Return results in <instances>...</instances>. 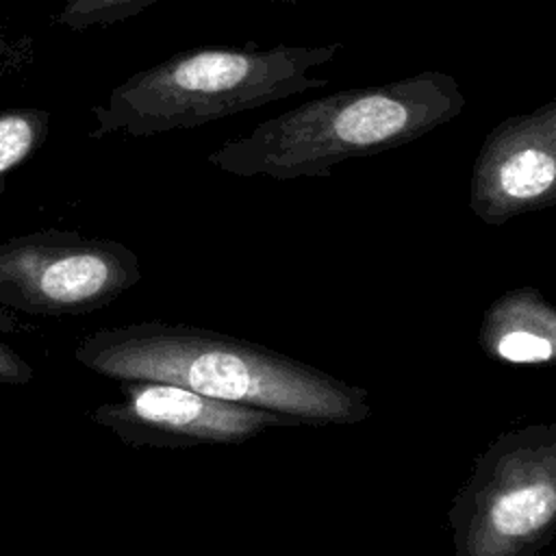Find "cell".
<instances>
[{"label":"cell","instance_id":"cell-12","mask_svg":"<svg viewBox=\"0 0 556 556\" xmlns=\"http://www.w3.org/2000/svg\"><path fill=\"white\" fill-rule=\"evenodd\" d=\"M9 56H11V41H9L7 33H4V26H2V22H0V65H2Z\"/></svg>","mask_w":556,"mask_h":556},{"label":"cell","instance_id":"cell-1","mask_svg":"<svg viewBox=\"0 0 556 556\" xmlns=\"http://www.w3.org/2000/svg\"><path fill=\"white\" fill-rule=\"evenodd\" d=\"M74 358L113 380H159L208 397L267 408L308 426L371 415L367 391L245 339L159 319L96 330Z\"/></svg>","mask_w":556,"mask_h":556},{"label":"cell","instance_id":"cell-3","mask_svg":"<svg viewBox=\"0 0 556 556\" xmlns=\"http://www.w3.org/2000/svg\"><path fill=\"white\" fill-rule=\"evenodd\" d=\"M339 50L341 43L182 50L135 72L91 106L96 126L89 137H152L195 128L324 87L328 80L311 76V70L332 61Z\"/></svg>","mask_w":556,"mask_h":556},{"label":"cell","instance_id":"cell-2","mask_svg":"<svg viewBox=\"0 0 556 556\" xmlns=\"http://www.w3.org/2000/svg\"><path fill=\"white\" fill-rule=\"evenodd\" d=\"M465 96L452 74L421 70L371 87L302 102L222 143L208 163L235 176L291 180L328 176L348 159L410 143L452 122Z\"/></svg>","mask_w":556,"mask_h":556},{"label":"cell","instance_id":"cell-4","mask_svg":"<svg viewBox=\"0 0 556 556\" xmlns=\"http://www.w3.org/2000/svg\"><path fill=\"white\" fill-rule=\"evenodd\" d=\"M454 556H539L556 534V424L500 432L450 513Z\"/></svg>","mask_w":556,"mask_h":556},{"label":"cell","instance_id":"cell-8","mask_svg":"<svg viewBox=\"0 0 556 556\" xmlns=\"http://www.w3.org/2000/svg\"><path fill=\"white\" fill-rule=\"evenodd\" d=\"M478 343L502 363H549L556 354V311L532 287L510 289L484 311Z\"/></svg>","mask_w":556,"mask_h":556},{"label":"cell","instance_id":"cell-5","mask_svg":"<svg viewBox=\"0 0 556 556\" xmlns=\"http://www.w3.org/2000/svg\"><path fill=\"white\" fill-rule=\"evenodd\" d=\"M139 280V256L113 239L46 228L0 243V304L11 311L83 315Z\"/></svg>","mask_w":556,"mask_h":556},{"label":"cell","instance_id":"cell-11","mask_svg":"<svg viewBox=\"0 0 556 556\" xmlns=\"http://www.w3.org/2000/svg\"><path fill=\"white\" fill-rule=\"evenodd\" d=\"M17 319L7 308H0V334L17 332ZM33 376L30 363L0 337V384H26Z\"/></svg>","mask_w":556,"mask_h":556},{"label":"cell","instance_id":"cell-6","mask_svg":"<svg viewBox=\"0 0 556 556\" xmlns=\"http://www.w3.org/2000/svg\"><path fill=\"white\" fill-rule=\"evenodd\" d=\"M91 419L132 447L243 443L276 426H300L282 413L159 380H122V397L96 406Z\"/></svg>","mask_w":556,"mask_h":556},{"label":"cell","instance_id":"cell-7","mask_svg":"<svg viewBox=\"0 0 556 556\" xmlns=\"http://www.w3.org/2000/svg\"><path fill=\"white\" fill-rule=\"evenodd\" d=\"M556 202V100L502 119L482 141L469 208L491 226Z\"/></svg>","mask_w":556,"mask_h":556},{"label":"cell","instance_id":"cell-10","mask_svg":"<svg viewBox=\"0 0 556 556\" xmlns=\"http://www.w3.org/2000/svg\"><path fill=\"white\" fill-rule=\"evenodd\" d=\"M156 2L161 0H65L56 13V24L70 30L106 26L135 17Z\"/></svg>","mask_w":556,"mask_h":556},{"label":"cell","instance_id":"cell-13","mask_svg":"<svg viewBox=\"0 0 556 556\" xmlns=\"http://www.w3.org/2000/svg\"><path fill=\"white\" fill-rule=\"evenodd\" d=\"M269 2H285V4H293V2H300V0H269Z\"/></svg>","mask_w":556,"mask_h":556},{"label":"cell","instance_id":"cell-9","mask_svg":"<svg viewBox=\"0 0 556 556\" xmlns=\"http://www.w3.org/2000/svg\"><path fill=\"white\" fill-rule=\"evenodd\" d=\"M50 113L35 106L0 111V193L7 191L9 174L28 161L48 139Z\"/></svg>","mask_w":556,"mask_h":556}]
</instances>
